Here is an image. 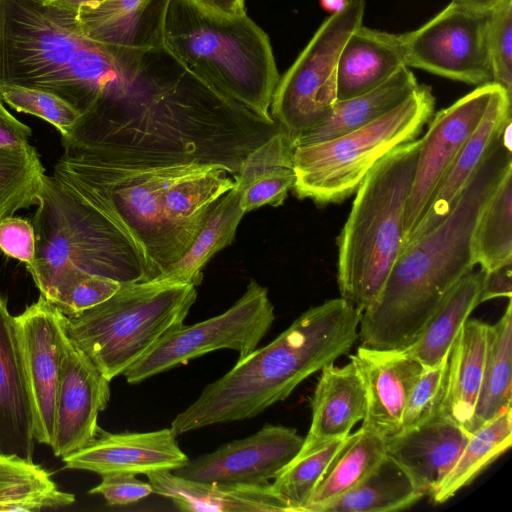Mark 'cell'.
I'll return each mask as SVG.
<instances>
[{
    "instance_id": "f546056e",
    "label": "cell",
    "mask_w": 512,
    "mask_h": 512,
    "mask_svg": "<svg viewBox=\"0 0 512 512\" xmlns=\"http://www.w3.org/2000/svg\"><path fill=\"white\" fill-rule=\"evenodd\" d=\"M484 271H471L447 293L416 339L402 348L424 367H432L450 353L451 347L479 305Z\"/></svg>"
},
{
    "instance_id": "74e56055",
    "label": "cell",
    "mask_w": 512,
    "mask_h": 512,
    "mask_svg": "<svg viewBox=\"0 0 512 512\" xmlns=\"http://www.w3.org/2000/svg\"><path fill=\"white\" fill-rule=\"evenodd\" d=\"M476 264L486 272L512 262V170L482 209L472 236Z\"/></svg>"
},
{
    "instance_id": "f6af8a7d",
    "label": "cell",
    "mask_w": 512,
    "mask_h": 512,
    "mask_svg": "<svg viewBox=\"0 0 512 512\" xmlns=\"http://www.w3.org/2000/svg\"><path fill=\"white\" fill-rule=\"evenodd\" d=\"M101 482L89 490L100 494L110 506H126L138 502L153 493L152 485L130 473H107L100 475Z\"/></svg>"
},
{
    "instance_id": "b9f144b4",
    "label": "cell",
    "mask_w": 512,
    "mask_h": 512,
    "mask_svg": "<svg viewBox=\"0 0 512 512\" xmlns=\"http://www.w3.org/2000/svg\"><path fill=\"white\" fill-rule=\"evenodd\" d=\"M122 285L108 277L74 272L59 282L47 301L74 318L109 299Z\"/></svg>"
},
{
    "instance_id": "e0dca14e",
    "label": "cell",
    "mask_w": 512,
    "mask_h": 512,
    "mask_svg": "<svg viewBox=\"0 0 512 512\" xmlns=\"http://www.w3.org/2000/svg\"><path fill=\"white\" fill-rule=\"evenodd\" d=\"M110 400V381L68 336L50 445L56 457L87 446L98 435V416Z\"/></svg>"
},
{
    "instance_id": "9c48e42d",
    "label": "cell",
    "mask_w": 512,
    "mask_h": 512,
    "mask_svg": "<svg viewBox=\"0 0 512 512\" xmlns=\"http://www.w3.org/2000/svg\"><path fill=\"white\" fill-rule=\"evenodd\" d=\"M195 287L157 281L123 284L99 305L77 317L66 316L68 336L111 381L184 325L197 298Z\"/></svg>"
},
{
    "instance_id": "ab89813d",
    "label": "cell",
    "mask_w": 512,
    "mask_h": 512,
    "mask_svg": "<svg viewBox=\"0 0 512 512\" xmlns=\"http://www.w3.org/2000/svg\"><path fill=\"white\" fill-rule=\"evenodd\" d=\"M346 438L296 457L271 483L273 491L292 509L304 512L314 490L344 445Z\"/></svg>"
},
{
    "instance_id": "52a82bcc",
    "label": "cell",
    "mask_w": 512,
    "mask_h": 512,
    "mask_svg": "<svg viewBox=\"0 0 512 512\" xmlns=\"http://www.w3.org/2000/svg\"><path fill=\"white\" fill-rule=\"evenodd\" d=\"M420 146L421 138H417L376 164L355 192L339 234L340 295L361 314L378 298L400 255Z\"/></svg>"
},
{
    "instance_id": "5bb4252c",
    "label": "cell",
    "mask_w": 512,
    "mask_h": 512,
    "mask_svg": "<svg viewBox=\"0 0 512 512\" xmlns=\"http://www.w3.org/2000/svg\"><path fill=\"white\" fill-rule=\"evenodd\" d=\"M497 86L494 82L479 85L429 120L421 138L407 202L401 252L426 215L441 181L483 118Z\"/></svg>"
},
{
    "instance_id": "30bf717a",
    "label": "cell",
    "mask_w": 512,
    "mask_h": 512,
    "mask_svg": "<svg viewBox=\"0 0 512 512\" xmlns=\"http://www.w3.org/2000/svg\"><path fill=\"white\" fill-rule=\"evenodd\" d=\"M430 86L419 84L413 94L374 122L328 141L294 147L298 198L316 204L341 203L387 154L418 138L434 114Z\"/></svg>"
},
{
    "instance_id": "681fc988",
    "label": "cell",
    "mask_w": 512,
    "mask_h": 512,
    "mask_svg": "<svg viewBox=\"0 0 512 512\" xmlns=\"http://www.w3.org/2000/svg\"><path fill=\"white\" fill-rule=\"evenodd\" d=\"M210 13L223 16H237L246 13L244 0H195Z\"/></svg>"
},
{
    "instance_id": "1f68e13d",
    "label": "cell",
    "mask_w": 512,
    "mask_h": 512,
    "mask_svg": "<svg viewBox=\"0 0 512 512\" xmlns=\"http://www.w3.org/2000/svg\"><path fill=\"white\" fill-rule=\"evenodd\" d=\"M385 437L360 428L346 441L314 490L304 512H321L362 482L385 456Z\"/></svg>"
},
{
    "instance_id": "bcb514c9",
    "label": "cell",
    "mask_w": 512,
    "mask_h": 512,
    "mask_svg": "<svg viewBox=\"0 0 512 512\" xmlns=\"http://www.w3.org/2000/svg\"><path fill=\"white\" fill-rule=\"evenodd\" d=\"M0 250L29 267L35 257L36 238L32 222L10 216L0 222Z\"/></svg>"
},
{
    "instance_id": "ee69618b",
    "label": "cell",
    "mask_w": 512,
    "mask_h": 512,
    "mask_svg": "<svg viewBox=\"0 0 512 512\" xmlns=\"http://www.w3.org/2000/svg\"><path fill=\"white\" fill-rule=\"evenodd\" d=\"M488 48L492 82L512 96V0L491 10Z\"/></svg>"
},
{
    "instance_id": "c3c4849f",
    "label": "cell",
    "mask_w": 512,
    "mask_h": 512,
    "mask_svg": "<svg viewBox=\"0 0 512 512\" xmlns=\"http://www.w3.org/2000/svg\"><path fill=\"white\" fill-rule=\"evenodd\" d=\"M31 135V128L15 118L0 99V147L25 146Z\"/></svg>"
},
{
    "instance_id": "3957f363",
    "label": "cell",
    "mask_w": 512,
    "mask_h": 512,
    "mask_svg": "<svg viewBox=\"0 0 512 512\" xmlns=\"http://www.w3.org/2000/svg\"><path fill=\"white\" fill-rule=\"evenodd\" d=\"M361 313L344 298L303 312L268 345L255 349L171 423L178 436L203 427L253 418L284 401L312 374L347 354L358 340Z\"/></svg>"
},
{
    "instance_id": "f35d334b",
    "label": "cell",
    "mask_w": 512,
    "mask_h": 512,
    "mask_svg": "<svg viewBox=\"0 0 512 512\" xmlns=\"http://www.w3.org/2000/svg\"><path fill=\"white\" fill-rule=\"evenodd\" d=\"M44 175L40 156L29 143L0 147V222L20 209L37 205Z\"/></svg>"
},
{
    "instance_id": "4316f807",
    "label": "cell",
    "mask_w": 512,
    "mask_h": 512,
    "mask_svg": "<svg viewBox=\"0 0 512 512\" xmlns=\"http://www.w3.org/2000/svg\"><path fill=\"white\" fill-rule=\"evenodd\" d=\"M293 156V143L281 129L246 156L234 178L245 213L283 204L295 182Z\"/></svg>"
},
{
    "instance_id": "d590c367",
    "label": "cell",
    "mask_w": 512,
    "mask_h": 512,
    "mask_svg": "<svg viewBox=\"0 0 512 512\" xmlns=\"http://www.w3.org/2000/svg\"><path fill=\"white\" fill-rule=\"evenodd\" d=\"M423 497L404 470L385 455L362 482L321 512L398 511Z\"/></svg>"
},
{
    "instance_id": "7bdbcfd3",
    "label": "cell",
    "mask_w": 512,
    "mask_h": 512,
    "mask_svg": "<svg viewBox=\"0 0 512 512\" xmlns=\"http://www.w3.org/2000/svg\"><path fill=\"white\" fill-rule=\"evenodd\" d=\"M449 356L425 367L408 397L402 418V429L422 425L441 415L449 376Z\"/></svg>"
},
{
    "instance_id": "816d5d0a",
    "label": "cell",
    "mask_w": 512,
    "mask_h": 512,
    "mask_svg": "<svg viewBox=\"0 0 512 512\" xmlns=\"http://www.w3.org/2000/svg\"><path fill=\"white\" fill-rule=\"evenodd\" d=\"M504 0H452L453 3L479 11H491Z\"/></svg>"
},
{
    "instance_id": "f5cc1de1",
    "label": "cell",
    "mask_w": 512,
    "mask_h": 512,
    "mask_svg": "<svg viewBox=\"0 0 512 512\" xmlns=\"http://www.w3.org/2000/svg\"><path fill=\"white\" fill-rule=\"evenodd\" d=\"M348 3V0H320L321 7L331 14L341 11Z\"/></svg>"
},
{
    "instance_id": "277c9868",
    "label": "cell",
    "mask_w": 512,
    "mask_h": 512,
    "mask_svg": "<svg viewBox=\"0 0 512 512\" xmlns=\"http://www.w3.org/2000/svg\"><path fill=\"white\" fill-rule=\"evenodd\" d=\"M133 68L88 38L75 14L40 0H0V84L54 93L83 117L117 93Z\"/></svg>"
},
{
    "instance_id": "7c38bea8",
    "label": "cell",
    "mask_w": 512,
    "mask_h": 512,
    "mask_svg": "<svg viewBox=\"0 0 512 512\" xmlns=\"http://www.w3.org/2000/svg\"><path fill=\"white\" fill-rule=\"evenodd\" d=\"M275 320L268 290L250 280L244 294L226 311L169 332L123 375L137 384L201 355L231 349L242 359L254 351Z\"/></svg>"
},
{
    "instance_id": "4dcf8cb0",
    "label": "cell",
    "mask_w": 512,
    "mask_h": 512,
    "mask_svg": "<svg viewBox=\"0 0 512 512\" xmlns=\"http://www.w3.org/2000/svg\"><path fill=\"white\" fill-rule=\"evenodd\" d=\"M244 214L240 193L234 186L216 202L186 253L151 281L200 284L204 266L217 252L233 242Z\"/></svg>"
},
{
    "instance_id": "5b68a950",
    "label": "cell",
    "mask_w": 512,
    "mask_h": 512,
    "mask_svg": "<svg viewBox=\"0 0 512 512\" xmlns=\"http://www.w3.org/2000/svg\"><path fill=\"white\" fill-rule=\"evenodd\" d=\"M32 224L36 250L27 270L46 300L74 272L122 284L158 276L144 250L114 217L53 175L42 179Z\"/></svg>"
},
{
    "instance_id": "83f0119b",
    "label": "cell",
    "mask_w": 512,
    "mask_h": 512,
    "mask_svg": "<svg viewBox=\"0 0 512 512\" xmlns=\"http://www.w3.org/2000/svg\"><path fill=\"white\" fill-rule=\"evenodd\" d=\"M418 85L409 67L403 66L376 88L337 101L330 115L297 138L293 145L296 147L328 141L370 124L408 99Z\"/></svg>"
},
{
    "instance_id": "8992f818",
    "label": "cell",
    "mask_w": 512,
    "mask_h": 512,
    "mask_svg": "<svg viewBox=\"0 0 512 512\" xmlns=\"http://www.w3.org/2000/svg\"><path fill=\"white\" fill-rule=\"evenodd\" d=\"M164 48L211 88L273 120L269 110L280 76L268 35L246 13L217 15L195 0H171Z\"/></svg>"
},
{
    "instance_id": "e575fe53",
    "label": "cell",
    "mask_w": 512,
    "mask_h": 512,
    "mask_svg": "<svg viewBox=\"0 0 512 512\" xmlns=\"http://www.w3.org/2000/svg\"><path fill=\"white\" fill-rule=\"evenodd\" d=\"M75 496L58 488L50 473L32 459L0 453V512L69 506Z\"/></svg>"
},
{
    "instance_id": "60d3db41",
    "label": "cell",
    "mask_w": 512,
    "mask_h": 512,
    "mask_svg": "<svg viewBox=\"0 0 512 512\" xmlns=\"http://www.w3.org/2000/svg\"><path fill=\"white\" fill-rule=\"evenodd\" d=\"M0 99L18 112L39 117L53 125L67 138L74 131L82 114L54 93L16 84H0Z\"/></svg>"
},
{
    "instance_id": "836d02e7",
    "label": "cell",
    "mask_w": 512,
    "mask_h": 512,
    "mask_svg": "<svg viewBox=\"0 0 512 512\" xmlns=\"http://www.w3.org/2000/svg\"><path fill=\"white\" fill-rule=\"evenodd\" d=\"M489 325L483 378L469 434L511 407L512 303Z\"/></svg>"
},
{
    "instance_id": "cb8c5ba5",
    "label": "cell",
    "mask_w": 512,
    "mask_h": 512,
    "mask_svg": "<svg viewBox=\"0 0 512 512\" xmlns=\"http://www.w3.org/2000/svg\"><path fill=\"white\" fill-rule=\"evenodd\" d=\"M511 101L512 96L498 85L483 118L441 181L426 215L404 249L434 229L451 212L480 163L512 122Z\"/></svg>"
},
{
    "instance_id": "8fae6325",
    "label": "cell",
    "mask_w": 512,
    "mask_h": 512,
    "mask_svg": "<svg viewBox=\"0 0 512 512\" xmlns=\"http://www.w3.org/2000/svg\"><path fill=\"white\" fill-rule=\"evenodd\" d=\"M364 12V0H348L320 25L279 79L270 115L293 144L332 112L337 102L339 55L348 37L362 25Z\"/></svg>"
},
{
    "instance_id": "f1b7e54d",
    "label": "cell",
    "mask_w": 512,
    "mask_h": 512,
    "mask_svg": "<svg viewBox=\"0 0 512 512\" xmlns=\"http://www.w3.org/2000/svg\"><path fill=\"white\" fill-rule=\"evenodd\" d=\"M488 327L483 321L467 319L450 350L448 384L441 416L468 433L483 378Z\"/></svg>"
},
{
    "instance_id": "ac0fdd59",
    "label": "cell",
    "mask_w": 512,
    "mask_h": 512,
    "mask_svg": "<svg viewBox=\"0 0 512 512\" xmlns=\"http://www.w3.org/2000/svg\"><path fill=\"white\" fill-rule=\"evenodd\" d=\"M170 1L103 0L93 7H81L76 19L88 38L133 68L145 53L164 48Z\"/></svg>"
},
{
    "instance_id": "d4e9b609",
    "label": "cell",
    "mask_w": 512,
    "mask_h": 512,
    "mask_svg": "<svg viewBox=\"0 0 512 512\" xmlns=\"http://www.w3.org/2000/svg\"><path fill=\"white\" fill-rule=\"evenodd\" d=\"M153 493L172 501L182 511L201 512H293L264 486L232 485L185 479L172 471L146 474Z\"/></svg>"
},
{
    "instance_id": "ba28073f",
    "label": "cell",
    "mask_w": 512,
    "mask_h": 512,
    "mask_svg": "<svg viewBox=\"0 0 512 512\" xmlns=\"http://www.w3.org/2000/svg\"><path fill=\"white\" fill-rule=\"evenodd\" d=\"M208 168L212 167L116 165L64 148L52 175L114 217L144 250L159 276L191 246L169 220L164 194L179 179Z\"/></svg>"
},
{
    "instance_id": "7402d4cb",
    "label": "cell",
    "mask_w": 512,
    "mask_h": 512,
    "mask_svg": "<svg viewBox=\"0 0 512 512\" xmlns=\"http://www.w3.org/2000/svg\"><path fill=\"white\" fill-rule=\"evenodd\" d=\"M35 442L15 316L0 295V453L33 459Z\"/></svg>"
},
{
    "instance_id": "7dc6e473",
    "label": "cell",
    "mask_w": 512,
    "mask_h": 512,
    "mask_svg": "<svg viewBox=\"0 0 512 512\" xmlns=\"http://www.w3.org/2000/svg\"><path fill=\"white\" fill-rule=\"evenodd\" d=\"M512 296V262L484 272L480 303Z\"/></svg>"
},
{
    "instance_id": "6da1fadb",
    "label": "cell",
    "mask_w": 512,
    "mask_h": 512,
    "mask_svg": "<svg viewBox=\"0 0 512 512\" xmlns=\"http://www.w3.org/2000/svg\"><path fill=\"white\" fill-rule=\"evenodd\" d=\"M278 130L161 48L145 53L121 89L62 143L110 164L218 167L235 178L246 156Z\"/></svg>"
},
{
    "instance_id": "f907efd6",
    "label": "cell",
    "mask_w": 512,
    "mask_h": 512,
    "mask_svg": "<svg viewBox=\"0 0 512 512\" xmlns=\"http://www.w3.org/2000/svg\"><path fill=\"white\" fill-rule=\"evenodd\" d=\"M42 3L77 15L81 7H93L103 0H40Z\"/></svg>"
},
{
    "instance_id": "4fadbf2b",
    "label": "cell",
    "mask_w": 512,
    "mask_h": 512,
    "mask_svg": "<svg viewBox=\"0 0 512 512\" xmlns=\"http://www.w3.org/2000/svg\"><path fill=\"white\" fill-rule=\"evenodd\" d=\"M491 11L451 2L428 22L401 34L407 67L472 85L492 82Z\"/></svg>"
},
{
    "instance_id": "603a6c76",
    "label": "cell",
    "mask_w": 512,
    "mask_h": 512,
    "mask_svg": "<svg viewBox=\"0 0 512 512\" xmlns=\"http://www.w3.org/2000/svg\"><path fill=\"white\" fill-rule=\"evenodd\" d=\"M366 392L355 363L325 366L311 398L312 419L296 457L345 438L366 413ZM295 457V458H296Z\"/></svg>"
},
{
    "instance_id": "7a4b0ae2",
    "label": "cell",
    "mask_w": 512,
    "mask_h": 512,
    "mask_svg": "<svg viewBox=\"0 0 512 512\" xmlns=\"http://www.w3.org/2000/svg\"><path fill=\"white\" fill-rule=\"evenodd\" d=\"M510 170L512 151L500 137L451 212L398 256L378 298L361 314L358 339L362 346L402 349L416 339L451 288L473 271L475 225Z\"/></svg>"
},
{
    "instance_id": "d6986e66",
    "label": "cell",
    "mask_w": 512,
    "mask_h": 512,
    "mask_svg": "<svg viewBox=\"0 0 512 512\" xmlns=\"http://www.w3.org/2000/svg\"><path fill=\"white\" fill-rule=\"evenodd\" d=\"M65 468L107 473L148 474L174 471L188 456L171 428L150 432L110 433L100 429L84 448L62 458Z\"/></svg>"
},
{
    "instance_id": "ffe728a7",
    "label": "cell",
    "mask_w": 512,
    "mask_h": 512,
    "mask_svg": "<svg viewBox=\"0 0 512 512\" xmlns=\"http://www.w3.org/2000/svg\"><path fill=\"white\" fill-rule=\"evenodd\" d=\"M349 358L357 366L366 392L361 427L384 437L397 434L408 397L425 367L404 349L360 345Z\"/></svg>"
},
{
    "instance_id": "44dd1931",
    "label": "cell",
    "mask_w": 512,
    "mask_h": 512,
    "mask_svg": "<svg viewBox=\"0 0 512 512\" xmlns=\"http://www.w3.org/2000/svg\"><path fill=\"white\" fill-rule=\"evenodd\" d=\"M470 434L441 415L385 437V454L409 476L418 491L432 496L458 460Z\"/></svg>"
},
{
    "instance_id": "2e32d148",
    "label": "cell",
    "mask_w": 512,
    "mask_h": 512,
    "mask_svg": "<svg viewBox=\"0 0 512 512\" xmlns=\"http://www.w3.org/2000/svg\"><path fill=\"white\" fill-rule=\"evenodd\" d=\"M303 443L296 429L267 423L256 433L189 459L172 472L194 481L264 486L294 460Z\"/></svg>"
},
{
    "instance_id": "8d00e7d4",
    "label": "cell",
    "mask_w": 512,
    "mask_h": 512,
    "mask_svg": "<svg viewBox=\"0 0 512 512\" xmlns=\"http://www.w3.org/2000/svg\"><path fill=\"white\" fill-rule=\"evenodd\" d=\"M512 443V408L472 432L458 460L431 498L443 503L468 486Z\"/></svg>"
},
{
    "instance_id": "d6a6232c",
    "label": "cell",
    "mask_w": 512,
    "mask_h": 512,
    "mask_svg": "<svg viewBox=\"0 0 512 512\" xmlns=\"http://www.w3.org/2000/svg\"><path fill=\"white\" fill-rule=\"evenodd\" d=\"M234 186V178L223 168L212 167L190 174L166 190V214L192 244L216 202Z\"/></svg>"
},
{
    "instance_id": "484cf974",
    "label": "cell",
    "mask_w": 512,
    "mask_h": 512,
    "mask_svg": "<svg viewBox=\"0 0 512 512\" xmlns=\"http://www.w3.org/2000/svg\"><path fill=\"white\" fill-rule=\"evenodd\" d=\"M405 64L401 34L360 25L344 43L337 65V101L368 92Z\"/></svg>"
},
{
    "instance_id": "9a60e30c",
    "label": "cell",
    "mask_w": 512,
    "mask_h": 512,
    "mask_svg": "<svg viewBox=\"0 0 512 512\" xmlns=\"http://www.w3.org/2000/svg\"><path fill=\"white\" fill-rule=\"evenodd\" d=\"M33 415L34 437L50 446L65 344L66 316L41 295L15 316Z\"/></svg>"
}]
</instances>
